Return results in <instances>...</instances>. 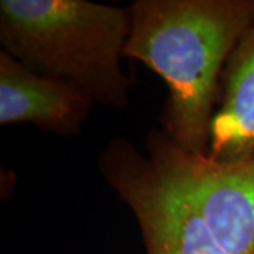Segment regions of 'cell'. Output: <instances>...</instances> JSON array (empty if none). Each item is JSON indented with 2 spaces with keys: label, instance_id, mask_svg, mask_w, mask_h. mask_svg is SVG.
I'll list each match as a JSON object with an SVG mask.
<instances>
[{
  "label": "cell",
  "instance_id": "5",
  "mask_svg": "<svg viewBox=\"0 0 254 254\" xmlns=\"http://www.w3.org/2000/svg\"><path fill=\"white\" fill-rule=\"evenodd\" d=\"M93 102L68 82L28 69L0 51V125L30 123L63 137L79 134Z\"/></svg>",
  "mask_w": 254,
  "mask_h": 254
},
{
  "label": "cell",
  "instance_id": "6",
  "mask_svg": "<svg viewBox=\"0 0 254 254\" xmlns=\"http://www.w3.org/2000/svg\"><path fill=\"white\" fill-rule=\"evenodd\" d=\"M254 155V23L227 58L210 123L208 157L239 161Z\"/></svg>",
  "mask_w": 254,
  "mask_h": 254
},
{
  "label": "cell",
  "instance_id": "4",
  "mask_svg": "<svg viewBox=\"0 0 254 254\" xmlns=\"http://www.w3.org/2000/svg\"><path fill=\"white\" fill-rule=\"evenodd\" d=\"M145 147L181 182L227 253L254 254V155L216 161L208 155L190 154L163 130H153Z\"/></svg>",
  "mask_w": 254,
  "mask_h": 254
},
{
  "label": "cell",
  "instance_id": "2",
  "mask_svg": "<svg viewBox=\"0 0 254 254\" xmlns=\"http://www.w3.org/2000/svg\"><path fill=\"white\" fill-rule=\"evenodd\" d=\"M128 7L88 0H1L3 51L37 73L79 88L93 103L123 109L131 81L122 69Z\"/></svg>",
  "mask_w": 254,
  "mask_h": 254
},
{
  "label": "cell",
  "instance_id": "1",
  "mask_svg": "<svg viewBox=\"0 0 254 254\" xmlns=\"http://www.w3.org/2000/svg\"><path fill=\"white\" fill-rule=\"evenodd\" d=\"M125 57L168 86L163 131L177 147L208 155L210 123L227 58L254 23V0H136Z\"/></svg>",
  "mask_w": 254,
  "mask_h": 254
},
{
  "label": "cell",
  "instance_id": "3",
  "mask_svg": "<svg viewBox=\"0 0 254 254\" xmlns=\"http://www.w3.org/2000/svg\"><path fill=\"white\" fill-rule=\"evenodd\" d=\"M98 164L102 177L133 212L147 254H229L155 153L141 154L130 140L115 137Z\"/></svg>",
  "mask_w": 254,
  "mask_h": 254
}]
</instances>
